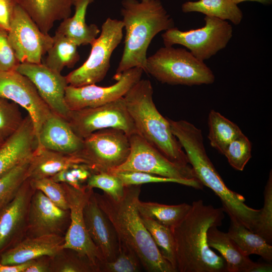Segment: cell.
Segmentation results:
<instances>
[{
	"mask_svg": "<svg viewBox=\"0 0 272 272\" xmlns=\"http://www.w3.org/2000/svg\"><path fill=\"white\" fill-rule=\"evenodd\" d=\"M264 204L254 233L267 243H272V172L270 170L264 190Z\"/></svg>",
	"mask_w": 272,
	"mask_h": 272,
	"instance_id": "cell-38",
	"label": "cell"
},
{
	"mask_svg": "<svg viewBox=\"0 0 272 272\" xmlns=\"http://www.w3.org/2000/svg\"><path fill=\"white\" fill-rule=\"evenodd\" d=\"M50 271L97 272V270L87 258L72 249L62 248L50 257Z\"/></svg>",
	"mask_w": 272,
	"mask_h": 272,
	"instance_id": "cell-33",
	"label": "cell"
},
{
	"mask_svg": "<svg viewBox=\"0 0 272 272\" xmlns=\"http://www.w3.org/2000/svg\"><path fill=\"white\" fill-rule=\"evenodd\" d=\"M205 25L198 29L182 31L172 27L163 33L165 46H184L197 59L210 58L225 48L233 36V28L225 20L207 16Z\"/></svg>",
	"mask_w": 272,
	"mask_h": 272,
	"instance_id": "cell-8",
	"label": "cell"
},
{
	"mask_svg": "<svg viewBox=\"0 0 272 272\" xmlns=\"http://www.w3.org/2000/svg\"><path fill=\"white\" fill-rule=\"evenodd\" d=\"M30 261L18 265H8L2 264L0 261V272H24Z\"/></svg>",
	"mask_w": 272,
	"mask_h": 272,
	"instance_id": "cell-46",
	"label": "cell"
},
{
	"mask_svg": "<svg viewBox=\"0 0 272 272\" xmlns=\"http://www.w3.org/2000/svg\"><path fill=\"white\" fill-rule=\"evenodd\" d=\"M178 140L196 178L220 198L222 208L230 222L242 225L254 233L260 210L247 206L243 195L226 186L207 154L201 130L197 128L188 129L179 136Z\"/></svg>",
	"mask_w": 272,
	"mask_h": 272,
	"instance_id": "cell-4",
	"label": "cell"
},
{
	"mask_svg": "<svg viewBox=\"0 0 272 272\" xmlns=\"http://www.w3.org/2000/svg\"><path fill=\"white\" fill-rule=\"evenodd\" d=\"M110 173L116 175L125 186L141 185L149 183H175L191 187L196 189H202L203 186L197 179H175L141 172L122 171Z\"/></svg>",
	"mask_w": 272,
	"mask_h": 272,
	"instance_id": "cell-35",
	"label": "cell"
},
{
	"mask_svg": "<svg viewBox=\"0 0 272 272\" xmlns=\"http://www.w3.org/2000/svg\"><path fill=\"white\" fill-rule=\"evenodd\" d=\"M185 13H201L207 16L229 20L235 25L239 24L243 19L241 9L232 0H198L188 1L182 5Z\"/></svg>",
	"mask_w": 272,
	"mask_h": 272,
	"instance_id": "cell-27",
	"label": "cell"
},
{
	"mask_svg": "<svg viewBox=\"0 0 272 272\" xmlns=\"http://www.w3.org/2000/svg\"><path fill=\"white\" fill-rule=\"evenodd\" d=\"M94 1L74 0V15L63 20L55 32L67 37L78 46L91 45L100 33L96 25H88L86 22L88 7Z\"/></svg>",
	"mask_w": 272,
	"mask_h": 272,
	"instance_id": "cell-25",
	"label": "cell"
},
{
	"mask_svg": "<svg viewBox=\"0 0 272 272\" xmlns=\"http://www.w3.org/2000/svg\"><path fill=\"white\" fill-rule=\"evenodd\" d=\"M70 223V210L60 208L41 191L35 190L29 208L26 237L64 236Z\"/></svg>",
	"mask_w": 272,
	"mask_h": 272,
	"instance_id": "cell-18",
	"label": "cell"
},
{
	"mask_svg": "<svg viewBox=\"0 0 272 272\" xmlns=\"http://www.w3.org/2000/svg\"><path fill=\"white\" fill-rule=\"evenodd\" d=\"M53 39V44L47 52L44 64L59 73L65 67H73L80 58L77 45L67 37L56 32Z\"/></svg>",
	"mask_w": 272,
	"mask_h": 272,
	"instance_id": "cell-31",
	"label": "cell"
},
{
	"mask_svg": "<svg viewBox=\"0 0 272 272\" xmlns=\"http://www.w3.org/2000/svg\"><path fill=\"white\" fill-rule=\"evenodd\" d=\"M227 234L245 255H257L271 263V245L258 234L242 225L231 222Z\"/></svg>",
	"mask_w": 272,
	"mask_h": 272,
	"instance_id": "cell-28",
	"label": "cell"
},
{
	"mask_svg": "<svg viewBox=\"0 0 272 272\" xmlns=\"http://www.w3.org/2000/svg\"><path fill=\"white\" fill-rule=\"evenodd\" d=\"M92 174L86 165L74 163L50 178L56 182L65 183L79 188L86 185L88 179Z\"/></svg>",
	"mask_w": 272,
	"mask_h": 272,
	"instance_id": "cell-42",
	"label": "cell"
},
{
	"mask_svg": "<svg viewBox=\"0 0 272 272\" xmlns=\"http://www.w3.org/2000/svg\"><path fill=\"white\" fill-rule=\"evenodd\" d=\"M17 0H0V29L9 31Z\"/></svg>",
	"mask_w": 272,
	"mask_h": 272,
	"instance_id": "cell-44",
	"label": "cell"
},
{
	"mask_svg": "<svg viewBox=\"0 0 272 272\" xmlns=\"http://www.w3.org/2000/svg\"><path fill=\"white\" fill-rule=\"evenodd\" d=\"M151 82L141 79L123 96L137 132L172 162L189 165L180 143L172 133L167 118L156 108Z\"/></svg>",
	"mask_w": 272,
	"mask_h": 272,
	"instance_id": "cell-5",
	"label": "cell"
},
{
	"mask_svg": "<svg viewBox=\"0 0 272 272\" xmlns=\"http://www.w3.org/2000/svg\"><path fill=\"white\" fill-rule=\"evenodd\" d=\"M191 207V205L186 203L169 205L144 202L140 199L137 202V209L140 216L151 218L171 229L186 216Z\"/></svg>",
	"mask_w": 272,
	"mask_h": 272,
	"instance_id": "cell-29",
	"label": "cell"
},
{
	"mask_svg": "<svg viewBox=\"0 0 272 272\" xmlns=\"http://www.w3.org/2000/svg\"><path fill=\"white\" fill-rule=\"evenodd\" d=\"M4 142H0V145H1Z\"/></svg>",
	"mask_w": 272,
	"mask_h": 272,
	"instance_id": "cell-50",
	"label": "cell"
},
{
	"mask_svg": "<svg viewBox=\"0 0 272 272\" xmlns=\"http://www.w3.org/2000/svg\"><path fill=\"white\" fill-rule=\"evenodd\" d=\"M209 246L221 254L226 262L227 272H253L257 262L251 260L239 249L227 233L218 227H210L207 232Z\"/></svg>",
	"mask_w": 272,
	"mask_h": 272,
	"instance_id": "cell-24",
	"label": "cell"
},
{
	"mask_svg": "<svg viewBox=\"0 0 272 272\" xmlns=\"http://www.w3.org/2000/svg\"><path fill=\"white\" fill-rule=\"evenodd\" d=\"M10 43L7 31L0 29V70H16L20 64Z\"/></svg>",
	"mask_w": 272,
	"mask_h": 272,
	"instance_id": "cell-43",
	"label": "cell"
},
{
	"mask_svg": "<svg viewBox=\"0 0 272 272\" xmlns=\"http://www.w3.org/2000/svg\"><path fill=\"white\" fill-rule=\"evenodd\" d=\"M62 183L70 212V223L64 235L63 248L72 249L87 258L99 272V266L104 260L88 233L83 213L93 189L88 188L86 185L77 188L66 183Z\"/></svg>",
	"mask_w": 272,
	"mask_h": 272,
	"instance_id": "cell-12",
	"label": "cell"
},
{
	"mask_svg": "<svg viewBox=\"0 0 272 272\" xmlns=\"http://www.w3.org/2000/svg\"><path fill=\"white\" fill-rule=\"evenodd\" d=\"M76 154L92 173L110 172L125 162L130 153L128 135L116 128L96 131L83 139Z\"/></svg>",
	"mask_w": 272,
	"mask_h": 272,
	"instance_id": "cell-9",
	"label": "cell"
},
{
	"mask_svg": "<svg viewBox=\"0 0 272 272\" xmlns=\"http://www.w3.org/2000/svg\"><path fill=\"white\" fill-rule=\"evenodd\" d=\"M129 137L130 149L124 163L110 172H141L181 179H197L191 165L169 160L138 132Z\"/></svg>",
	"mask_w": 272,
	"mask_h": 272,
	"instance_id": "cell-10",
	"label": "cell"
},
{
	"mask_svg": "<svg viewBox=\"0 0 272 272\" xmlns=\"http://www.w3.org/2000/svg\"><path fill=\"white\" fill-rule=\"evenodd\" d=\"M208 125L210 145L223 155L230 143L243 133L236 124L213 109L209 113Z\"/></svg>",
	"mask_w": 272,
	"mask_h": 272,
	"instance_id": "cell-30",
	"label": "cell"
},
{
	"mask_svg": "<svg viewBox=\"0 0 272 272\" xmlns=\"http://www.w3.org/2000/svg\"><path fill=\"white\" fill-rule=\"evenodd\" d=\"M235 4L238 5V4L245 2V1H251L259 3L261 4L265 5H269L272 3V0H232Z\"/></svg>",
	"mask_w": 272,
	"mask_h": 272,
	"instance_id": "cell-48",
	"label": "cell"
},
{
	"mask_svg": "<svg viewBox=\"0 0 272 272\" xmlns=\"http://www.w3.org/2000/svg\"><path fill=\"white\" fill-rule=\"evenodd\" d=\"M0 97L26 110L32 119L37 141L41 126L51 111L33 83L16 70H0Z\"/></svg>",
	"mask_w": 272,
	"mask_h": 272,
	"instance_id": "cell-15",
	"label": "cell"
},
{
	"mask_svg": "<svg viewBox=\"0 0 272 272\" xmlns=\"http://www.w3.org/2000/svg\"><path fill=\"white\" fill-rule=\"evenodd\" d=\"M163 84L191 86L214 83L215 77L203 61L182 48L165 46L147 57L145 71Z\"/></svg>",
	"mask_w": 272,
	"mask_h": 272,
	"instance_id": "cell-6",
	"label": "cell"
},
{
	"mask_svg": "<svg viewBox=\"0 0 272 272\" xmlns=\"http://www.w3.org/2000/svg\"><path fill=\"white\" fill-rule=\"evenodd\" d=\"M64 241V236L55 235L26 237L2 253L0 261L4 265H14L43 255L52 257L63 248Z\"/></svg>",
	"mask_w": 272,
	"mask_h": 272,
	"instance_id": "cell-22",
	"label": "cell"
},
{
	"mask_svg": "<svg viewBox=\"0 0 272 272\" xmlns=\"http://www.w3.org/2000/svg\"><path fill=\"white\" fill-rule=\"evenodd\" d=\"M86 186L89 189L99 188L115 200L122 197L125 187L116 175L110 172L92 174L88 179Z\"/></svg>",
	"mask_w": 272,
	"mask_h": 272,
	"instance_id": "cell-39",
	"label": "cell"
},
{
	"mask_svg": "<svg viewBox=\"0 0 272 272\" xmlns=\"http://www.w3.org/2000/svg\"><path fill=\"white\" fill-rule=\"evenodd\" d=\"M34 191L27 178L15 197L0 210V255L26 237L29 208Z\"/></svg>",
	"mask_w": 272,
	"mask_h": 272,
	"instance_id": "cell-16",
	"label": "cell"
},
{
	"mask_svg": "<svg viewBox=\"0 0 272 272\" xmlns=\"http://www.w3.org/2000/svg\"><path fill=\"white\" fill-rule=\"evenodd\" d=\"M74 0H17V4L29 15L45 33L58 21L71 16Z\"/></svg>",
	"mask_w": 272,
	"mask_h": 272,
	"instance_id": "cell-23",
	"label": "cell"
},
{
	"mask_svg": "<svg viewBox=\"0 0 272 272\" xmlns=\"http://www.w3.org/2000/svg\"><path fill=\"white\" fill-rule=\"evenodd\" d=\"M141 217L161 254L177 272L175 243L171 229L151 218Z\"/></svg>",
	"mask_w": 272,
	"mask_h": 272,
	"instance_id": "cell-32",
	"label": "cell"
},
{
	"mask_svg": "<svg viewBox=\"0 0 272 272\" xmlns=\"http://www.w3.org/2000/svg\"><path fill=\"white\" fill-rule=\"evenodd\" d=\"M153 1V0H141V1L142 2H148V1Z\"/></svg>",
	"mask_w": 272,
	"mask_h": 272,
	"instance_id": "cell-49",
	"label": "cell"
},
{
	"mask_svg": "<svg viewBox=\"0 0 272 272\" xmlns=\"http://www.w3.org/2000/svg\"><path fill=\"white\" fill-rule=\"evenodd\" d=\"M8 33L10 43L20 63H42V58L53 44V37L43 32L18 4Z\"/></svg>",
	"mask_w": 272,
	"mask_h": 272,
	"instance_id": "cell-13",
	"label": "cell"
},
{
	"mask_svg": "<svg viewBox=\"0 0 272 272\" xmlns=\"http://www.w3.org/2000/svg\"><path fill=\"white\" fill-rule=\"evenodd\" d=\"M74 163L82 164L76 155L64 154L37 147L29 160L27 178L37 180L50 178Z\"/></svg>",
	"mask_w": 272,
	"mask_h": 272,
	"instance_id": "cell-26",
	"label": "cell"
},
{
	"mask_svg": "<svg viewBox=\"0 0 272 272\" xmlns=\"http://www.w3.org/2000/svg\"><path fill=\"white\" fill-rule=\"evenodd\" d=\"M24 118L20 106L0 97V142L5 141L15 132L22 124Z\"/></svg>",
	"mask_w": 272,
	"mask_h": 272,
	"instance_id": "cell-37",
	"label": "cell"
},
{
	"mask_svg": "<svg viewBox=\"0 0 272 272\" xmlns=\"http://www.w3.org/2000/svg\"><path fill=\"white\" fill-rule=\"evenodd\" d=\"M16 71L33 83L52 112L67 121L70 110L65 101V89L69 85L65 76L42 63H20Z\"/></svg>",
	"mask_w": 272,
	"mask_h": 272,
	"instance_id": "cell-17",
	"label": "cell"
},
{
	"mask_svg": "<svg viewBox=\"0 0 272 272\" xmlns=\"http://www.w3.org/2000/svg\"><path fill=\"white\" fill-rule=\"evenodd\" d=\"M143 267L141 261L128 245L119 240V252L112 261H103L99 272H138Z\"/></svg>",
	"mask_w": 272,
	"mask_h": 272,
	"instance_id": "cell-36",
	"label": "cell"
},
{
	"mask_svg": "<svg viewBox=\"0 0 272 272\" xmlns=\"http://www.w3.org/2000/svg\"><path fill=\"white\" fill-rule=\"evenodd\" d=\"M224 155L234 169L243 171L251 158V144L242 133L230 143Z\"/></svg>",
	"mask_w": 272,
	"mask_h": 272,
	"instance_id": "cell-40",
	"label": "cell"
},
{
	"mask_svg": "<svg viewBox=\"0 0 272 272\" xmlns=\"http://www.w3.org/2000/svg\"><path fill=\"white\" fill-rule=\"evenodd\" d=\"M141 185H127L122 197L115 200L107 194L95 193L100 209L114 226L119 240L128 245L149 272H176L161 254L144 226L137 209Z\"/></svg>",
	"mask_w": 272,
	"mask_h": 272,
	"instance_id": "cell-2",
	"label": "cell"
},
{
	"mask_svg": "<svg viewBox=\"0 0 272 272\" xmlns=\"http://www.w3.org/2000/svg\"><path fill=\"white\" fill-rule=\"evenodd\" d=\"M272 265L271 263H259L257 262L256 266L253 272H269L272 270Z\"/></svg>",
	"mask_w": 272,
	"mask_h": 272,
	"instance_id": "cell-47",
	"label": "cell"
},
{
	"mask_svg": "<svg viewBox=\"0 0 272 272\" xmlns=\"http://www.w3.org/2000/svg\"><path fill=\"white\" fill-rule=\"evenodd\" d=\"M50 257L43 255L30 260L24 272H51Z\"/></svg>",
	"mask_w": 272,
	"mask_h": 272,
	"instance_id": "cell-45",
	"label": "cell"
},
{
	"mask_svg": "<svg viewBox=\"0 0 272 272\" xmlns=\"http://www.w3.org/2000/svg\"><path fill=\"white\" fill-rule=\"evenodd\" d=\"M37 147L33 123L28 114L19 129L0 145V178L29 160Z\"/></svg>",
	"mask_w": 272,
	"mask_h": 272,
	"instance_id": "cell-20",
	"label": "cell"
},
{
	"mask_svg": "<svg viewBox=\"0 0 272 272\" xmlns=\"http://www.w3.org/2000/svg\"><path fill=\"white\" fill-rule=\"evenodd\" d=\"M83 213L88 233L104 261H113L119 252V238L112 223L99 207L94 190Z\"/></svg>",
	"mask_w": 272,
	"mask_h": 272,
	"instance_id": "cell-19",
	"label": "cell"
},
{
	"mask_svg": "<svg viewBox=\"0 0 272 272\" xmlns=\"http://www.w3.org/2000/svg\"><path fill=\"white\" fill-rule=\"evenodd\" d=\"M190 210L171 228L175 243L177 272H227L223 258L209 246L207 232L220 227L225 217L222 208L192 202Z\"/></svg>",
	"mask_w": 272,
	"mask_h": 272,
	"instance_id": "cell-1",
	"label": "cell"
},
{
	"mask_svg": "<svg viewBox=\"0 0 272 272\" xmlns=\"http://www.w3.org/2000/svg\"><path fill=\"white\" fill-rule=\"evenodd\" d=\"M30 183L34 190L41 191L57 206L63 210H69L65 191L62 183L56 182L51 178L30 180Z\"/></svg>",
	"mask_w": 272,
	"mask_h": 272,
	"instance_id": "cell-41",
	"label": "cell"
},
{
	"mask_svg": "<svg viewBox=\"0 0 272 272\" xmlns=\"http://www.w3.org/2000/svg\"><path fill=\"white\" fill-rule=\"evenodd\" d=\"M121 15L125 30L124 45L113 79L135 67L145 71L147 51L154 37L174 27V23L159 0H122Z\"/></svg>",
	"mask_w": 272,
	"mask_h": 272,
	"instance_id": "cell-3",
	"label": "cell"
},
{
	"mask_svg": "<svg viewBox=\"0 0 272 272\" xmlns=\"http://www.w3.org/2000/svg\"><path fill=\"white\" fill-rule=\"evenodd\" d=\"M67 121L74 132L83 139L106 128L121 130L128 136L137 132L123 97L99 106L70 110Z\"/></svg>",
	"mask_w": 272,
	"mask_h": 272,
	"instance_id": "cell-11",
	"label": "cell"
},
{
	"mask_svg": "<svg viewBox=\"0 0 272 272\" xmlns=\"http://www.w3.org/2000/svg\"><path fill=\"white\" fill-rule=\"evenodd\" d=\"M83 142L65 119L51 112L41 126L37 147L72 155L81 151Z\"/></svg>",
	"mask_w": 272,
	"mask_h": 272,
	"instance_id": "cell-21",
	"label": "cell"
},
{
	"mask_svg": "<svg viewBox=\"0 0 272 272\" xmlns=\"http://www.w3.org/2000/svg\"><path fill=\"white\" fill-rule=\"evenodd\" d=\"M144 70L135 67L123 72L116 82L107 87L91 84L81 87L68 85L65 101L70 110L99 106L123 97L141 79Z\"/></svg>",
	"mask_w": 272,
	"mask_h": 272,
	"instance_id": "cell-14",
	"label": "cell"
},
{
	"mask_svg": "<svg viewBox=\"0 0 272 272\" xmlns=\"http://www.w3.org/2000/svg\"><path fill=\"white\" fill-rule=\"evenodd\" d=\"M123 28L121 20L106 19L99 36L91 44L87 59L65 76L69 85L81 87L95 84L104 79L110 67L112 54L122 39Z\"/></svg>",
	"mask_w": 272,
	"mask_h": 272,
	"instance_id": "cell-7",
	"label": "cell"
},
{
	"mask_svg": "<svg viewBox=\"0 0 272 272\" xmlns=\"http://www.w3.org/2000/svg\"><path fill=\"white\" fill-rule=\"evenodd\" d=\"M30 158L17 165L0 178V210L15 197L23 182L27 179Z\"/></svg>",
	"mask_w": 272,
	"mask_h": 272,
	"instance_id": "cell-34",
	"label": "cell"
}]
</instances>
